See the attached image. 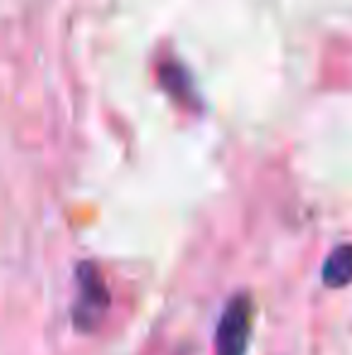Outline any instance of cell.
Listing matches in <instances>:
<instances>
[{"mask_svg": "<svg viewBox=\"0 0 352 355\" xmlns=\"http://www.w3.org/2000/svg\"><path fill=\"white\" fill-rule=\"evenodd\" d=\"M254 324V300L249 293H237L227 300L215 329V355H246Z\"/></svg>", "mask_w": 352, "mask_h": 355, "instance_id": "2", "label": "cell"}, {"mask_svg": "<svg viewBox=\"0 0 352 355\" xmlns=\"http://www.w3.org/2000/svg\"><path fill=\"white\" fill-rule=\"evenodd\" d=\"M75 302H73V327L82 334H89L102 324L109 312L111 295L104 283V276L94 261H80L75 266Z\"/></svg>", "mask_w": 352, "mask_h": 355, "instance_id": "1", "label": "cell"}, {"mask_svg": "<svg viewBox=\"0 0 352 355\" xmlns=\"http://www.w3.org/2000/svg\"><path fill=\"white\" fill-rule=\"evenodd\" d=\"M321 281L326 288L338 290L352 283V244H340L326 257L321 266Z\"/></svg>", "mask_w": 352, "mask_h": 355, "instance_id": "3", "label": "cell"}]
</instances>
